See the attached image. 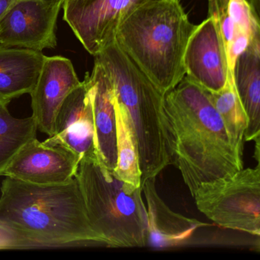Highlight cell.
Wrapping results in <instances>:
<instances>
[{
    "instance_id": "16",
    "label": "cell",
    "mask_w": 260,
    "mask_h": 260,
    "mask_svg": "<svg viewBox=\"0 0 260 260\" xmlns=\"http://www.w3.org/2000/svg\"><path fill=\"white\" fill-rule=\"evenodd\" d=\"M239 100L247 118L244 141L260 140V35L237 59L234 72Z\"/></svg>"
},
{
    "instance_id": "22",
    "label": "cell",
    "mask_w": 260,
    "mask_h": 260,
    "mask_svg": "<svg viewBox=\"0 0 260 260\" xmlns=\"http://www.w3.org/2000/svg\"><path fill=\"white\" fill-rule=\"evenodd\" d=\"M18 0H0V20Z\"/></svg>"
},
{
    "instance_id": "4",
    "label": "cell",
    "mask_w": 260,
    "mask_h": 260,
    "mask_svg": "<svg viewBox=\"0 0 260 260\" xmlns=\"http://www.w3.org/2000/svg\"><path fill=\"white\" fill-rule=\"evenodd\" d=\"M94 57L109 77L115 99L127 116L139 156L141 182L156 177L172 164L165 94L116 42Z\"/></svg>"
},
{
    "instance_id": "5",
    "label": "cell",
    "mask_w": 260,
    "mask_h": 260,
    "mask_svg": "<svg viewBox=\"0 0 260 260\" xmlns=\"http://www.w3.org/2000/svg\"><path fill=\"white\" fill-rule=\"evenodd\" d=\"M75 179L91 225L106 246H147L148 216L141 187L117 178L96 156L80 159Z\"/></svg>"
},
{
    "instance_id": "13",
    "label": "cell",
    "mask_w": 260,
    "mask_h": 260,
    "mask_svg": "<svg viewBox=\"0 0 260 260\" xmlns=\"http://www.w3.org/2000/svg\"><path fill=\"white\" fill-rule=\"evenodd\" d=\"M93 111L96 156L108 170L117 166L116 117L115 95L109 77L95 61L90 74H86Z\"/></svg>"
},
{
    "instance_id": "3",
    "label": "cell",
    "mask_w": 260,
    "mask_h": 260,
    "mask_svg": "<svg viewBox=\"0 0 260 260\" xmlns=\"http://www.w3.org/2000/svg\"><path fill=\"white\" fill-rule=\"evenodd\" d=\"M196 27L179 0H160L143 6L123 21L115 42L166 94L185 76L184 54Z\"/></svg>"
},
{
    "instance_id": "15",
    "label": "cell",
    "mask_w": 260,
    "mask_h": 260,
    "mask_svg": "<svg viewBox=\"0 0 260 260\" xmlns=\"http://www.w3.org/2000/svg\"><path fill=\"white\" fill-rule=\"evenodd\" d=\"M46 56L42 51L0 45V100L30 94Z\"/></svg>"
},
{
    "instance_id": "19",
    "label": "cell",
    "mask_w": 260,
    "mask_h": 260,
    "mask_svg": "<svg viewBox=\"0 0 260 260\" xmlns=\"http://www.w3.org/2000/svg\"><path fill=\"white\" fill-rule=\"evenodd\" d=\"M114 92V91H113ZM115 95V94H114ZM116 117L117 166L112 173L123 182L141 187L139 156L127 116L115 96Z\"/></svg>"
},
{
    "instance_id": "10",
    "label": "cell",
    "mask_w": 260,
    "mask_h": 260,
    "mask_svg": "<svg viewBox=\"0 0 260 260\" xmlns=\"http://www.w3.org/2000/svg\"><path fill=\"white\" fill-rule=\"evenodd\" d=\"M80 161L68 147L36 138L20 150L3 176L38 185L66 183L75 178Z\"/></svg>"
},
{
    "instance_id": "8",
    "label": "cell",
    "mask_w": 260,
    "mask_h": 260,
    "mask_svg": "<svg viewBox=\"0 0 260 260\" xmlns=\"http://www.w3.org/2000/svg\"><path fill=\"white\" fill-rule=\"evenodd\" d=\"M64 0H18L0 20V45L42 51L57 45Z\"/></svg>"
},
{
    "instance_id": "1",
    "label": "cell",
    "mask_w": 260,
    "mask_h": 260,
    "mask_svg": "<svg viewBox=\"0 0 260 260\" xmlns=\"http://www.w3.org/2000/svg\"><path fill=\"white\" fill-rule=\"evenodd\" d=\"M0 196V249L102 244L77 179L38 185L7 177Z\"/></svg>"
},
{
    "instance_id": "18",
    "label": "cell",
    "mask_w": 260,
    "mask_h": 260,
    "mask_svg": "<svg viewBox=\"0 0 260 260\" xmlns=\"http://www.w3.org/2000/svg\"><path fill=\"white\" fill-rule=\"evenodd\" d=\"M208 92L214 108L223 120L231 144L243 156L247 118L236 91L234 75L229 72L226 84L220 90Z\"/></svg>"
},
{
    "instance_id": "17",
    "label": "cell",
    "mask_w": 260,
    "mask_h": 260,
    "mask_svg": "<svg viewBox=\"0 0 260 260\" xmlns=\"http://www.w3.org/2000/svg\"><path fill=\"white\" fill-rule=\"evenodd\" d=\"M9 102L0 100V176L30 141L37 138L38 126L32 116H13Z\"/></svg>"
},
{
    "instance_id": "11",
    "label": "cell",
    "mask_w": 260,
    "mask_h": 260,
    "mask_svg": "<svg viewBox=\"0 0 260 260\" xmlns=\"http://www.w3.org/2000/svg\"><path fill=\"white\" fill-rule=\"evenodd\" d=\"M82 82L70 59L62 56L45 57L42 71L31 92L32 115L38 130L54 135V121L65 99Z\"/></svg>"
},
{
    "instance_id": "20",
    "label": "cell",
    "mask_w": 260,
    "mask_h": 260,
    "mask_svg": "<svg viewBox=\"0 0 260 260\" xmlns=\"http://www.w3.org/2000/svg\"><path fill=\"white\" fill-rule=\"evenodd\" d=\"M226 10L238 31L251 39L260 35L259 18L255 16L248 0H228Z\"/></svg>"
},
{
    "instance_id": "2",
    "label": "cell",
    "mask_w": 260,
    "mask_h": 260,
    "mask_svg": "<svg viewBox=\"0 0 260 260\" xmlns=\"http://www.w3.org/2000/svg\"><path fill=\"white\" fill-rule=\"evenodd\" d=\"M172 164L194 196L198 187L243 169L209 92L186 76L165 94Z\"/></svg>"
},
{
    "instance_id": "12",
    "label": "cell",
    "mask_w": 260,
    "mask_h": 260,
    "mask_svg": "<svg viewBox=\"0 0 260 260\" xmlns=\"http://www.w3.org/2000/svg\"><path fill=\"white\" fill-rule=\"evenodd\" d=\"M45 142L64 146L80 159L96 156L93 111L86 78L62 103L54 121V135Z\"/></svg>"
},
{
    "instance_id": "21",
    "label": "cell",
    "mask_w": 260,
    "mask_h": 260,
    "mask_svg": "<svg viewBox=\"0 0 260 260\" xmlns=\"http://www.w3.org/2000/svg\"><path fill=\"white\" fill-rule=\"evenodd\" d=\"M252 39L244 33L237 30L234 39L226 46V53L229 72L234 75L237 59L249 47Z\"/></svg>"
},
{
    "instance_id": "6",
    "label": "cell",
    "mask_w": 260,
    "mask_h": 260,
    "mask_svg": "<svg viewBox=\"0 0 260 260\" xmlns=\"http://www.w3.org/2000/svg\"><path fill=\"white\" fill-rule=\"evenodd\" d=\"M193 198L199 211L219 226L259 237V162L200 184Z\"/></svg>"
},
{
    "instance_id": "7",
    "label": "cell",
    "mask_w": 260,
    "mask_h": 260,
    "mask_svg": "<svg viewBox=\"0 0 260 260\" xmlns=\"http://www.w3.org/2000/svg\"><path fill=\"white\" fill-rule=\"evenodd\" d=\"M160 0H64L63 19L95 57L115 42L117 29L135 10Z\"/></svg>"
},
{
    "instance_id": "9",
    "label": "cell",
    "mask_w": 260,
    "mask_h": 260,
    "mask_svg": "<svg viewBox=\"0 0 260 260\" xmlns=\"http://www.w3.org/2000/svg\"><path fill=\"white\" fill-rule=\"evenodd\" d=\"M185 76L209 92H217L226 84L229 69L224 43L215 16L196 25L183 57Z\"/></svg>"
},
{
    "instance_id": "14",
    "label": "cell",
    "mask_w": 260,
    "mask_h": 260,
    "mask_svg": "<svg viewBox=\"0 0 260 260\" xmlns=\"http://www.w3.org/2000/svg\"><path fill=\"white\" fill-rule=\"evenodd\" d=\"M156 178H148L141 182L148 216L147 245L154 248L178 246L189 240L198 229L208 224L170 209L158 193Z\"/></svg>"
}]
</instances>
